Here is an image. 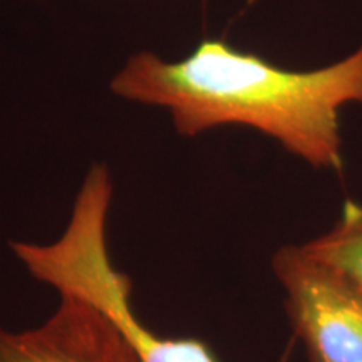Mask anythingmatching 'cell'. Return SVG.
Listing matches in <instances>:
<instances>
[{"instance_id":"obj_1","label":"cell","mask_w":362,"mask_h":362,"mask_svg":"<svg viewBox=\"0 0 362 362\" xmlns=\"http://www.w3.org/2000/svg\"><path fill=\"white\" fill-rule=\"evenodd\" d=\"M111 90L166 110L176 133L187 138L248 126L314 168L341 171L339 111L347 103L362 104V45L320 69L288 71L206 39L175 62L148 51L134 54L112 78Z\"/></svg>"},{"instance_id":"obj_2","label":"cell","mask_w":362,"mask_h":362,"mask_svg":"<svg viewBox=\"0 0 362 362\" xmlns=\"http://www.w3.org/2000/svg\"><path fill=\"white\" fill-rule=\"evenodd\" d=\"M112 180L106 165L94 163L84 176L66 230L49 243L11 240L8 247L37 282L57 293L69 292L101 309L123 330L138 362H220L198 337H163L139 320L133 307V282L112 264L107 218Z\"/></svg>"},{"instance_id":"obj_3","label":"cell","mask_w":362,"mask_h":362,"mask_svg":"<svg viewBox=\"0 0 362 362\" xmlns=\"http://www.w3.org/2000/svg\"><path fill=\"white\" fill-rule=\"evenodd\" d=\"M272 272L309 362H362V288L300 245H284Z\"/></svg>"},{"instance_id":"obj_4","label":"cell","mask_w":362,"mask_h":362,"mask_svg":"<svg viewBox=\"0 0 362 362\" xmlns=\"http://www.w3.org/2000/svg\"><path fill=\"white\" fill-rule=\"evenodd\" d=\"M0 362H138L112 319L86 298L59 293V304L37 327L0 325Z\"/></svg>"},{"instance_id":"obj_5","label":"cell","mask_w":362,"mask_h":362,"mask_svg":"<svg viewBox=\"0 0 362 362\" xmlns=\"http://www.w3.org/2000/svg\"><path fill=\"white\" fill-rule=\"evenodd\" d=\"M302 247L362 288V205L359 203L347 200L337 223L320 237L302 243Z\"/></svg>"}]
</instances>
